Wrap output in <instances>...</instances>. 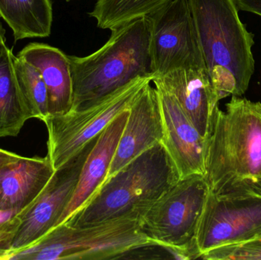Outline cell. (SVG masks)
Here are the masks:
<instances>
[{
    "mask_svg": "<svg viewBox=\"0 0 261 260\" xmlns=\"http://www.w3.org/2000/svg\"><path fill=\"white\" fill-rule=\"evenodd\" d=\"M218 107L208 138L205 177L226 197H261V102L231 96Z\"/></svg>",
    "mask_w": 261,
    "mask_h": 260,
    "instance_id": "obj_1",
    "label": "cell"
},
{
    "mask_svg": "<svg viewBox=\"0 0 261 260\" xmlns=\"http://www.w3.org/2000/svg\"><path fill=\"white\" fill-rule=\"evenodd\" d=\"M187 1L218 99L243 96L254 74V41L241 21L236 0Z\"/></svg>",
    "mask_w": 261,
    "mask_h": 260,
    "instance_id": "obj_2",
    "label": "cell"
},
{
    "mask_svg": "<svg viewBox=\"0 0 261 260\" xmlns=\"http://www.w3.org/2000/svg\"><path fill=\"white\" fill-rule=\"evenodd\" d=\"M111 32L108 41L94 53L68 56L73 80L71 109L102 99L138 78L153 79L148 18L134 20Z\"/></svg>",
    "mask_w": 261,
    "mask_h": 260,
    "instance_id": "obj_3",
    "label": "cell"
},
{
    "mask_svg": "<svg viewBox=\"0 0 261 260\" xmlns=\"http://www.w3.org/2000/svg\"><path fill=\"white\" fill-rule=\"evenodd\" d=\"M178 180L164 145L156 143L106 180L90 203L65 222L84 227L124 216L141 219Z\"/></svg>",
    "mask_w": 261,
    "mask_h": 260,
    "instance_id": "obj_4",
    "label": "cell"
},
{
    "mask_svg": "<svg viewBox=\"0 0 261 260\" xmlns=\"http://www.w3.org/2000/svg\"><path fill=\"white\" fill-rule=\"evenodd\" d=\"M153 245L158 244L142 232L141 219L124 216L84 227L63 223L3 260L116 259Z\"/></svg>",
    "mask_w": 261,
    "mask_h": 260,
    "instance_id": "obj_5",
    "label": "cell"
},
{
    "mask_svg": "<svg viewBox=\"0 0 261 260\" xmlns=\"http://www.w3.org/2000/svg\"><path fill=\"white\" fill-rule=\"evenodd\" d=\"M210 192L205 176L178 180L141 219L142 232L158 245L179 259L200 258L196 232Z\"/></svg>",
    "mask_w": 261,
    "mask_h": 260,
    "instance_id": "obj_6",
    "label": "cell"
},
{
    "mask_svg": "<svg viewBox=\"0 0 261 260\" xmlns=\"http://www.w3.org/2000/svg\"><path fill=\"white\" fill-rule=\"evenodd\" d=\"M150 78H138L117 91L65 114L48 115L47 154L55 169L77 155L117 117L130 108Z\"/></svg>",
    "mask_w": 261,
    "mask_h": 260,
    "instance_id": "obj_7",
    "label": "cell"
},
{
    "mask_svg": "<svg viewBox=\"0 0 261 260\" xmlns=\"http://www.w3.org/2000/svg\"><path fill=\"white\" fill-rule=\"evenodd\" d=\"M147 18L153 78L182 69L205 68L187 0H172Z\"/></svg>",
    "mask_w": 261,
    "mask_h": 260,
    "instance_id": "obj_8",
    "label": "cell"
},
{
    "mask_svg": "<svg viewBox=\"0 0 261 260\" xmlns=\"http://www.w3.org/2000/svg\"><path fill=\"white\" fill-rule=\"evenodd\" d=\"M261 232V197H226L210 190L196 232L200 254L251 239Z\"/></svg>",
    "mask_w": 261,
    "mask_h": 260,
    "instance_id": "obj_9",
    "label": "cell"
},
{
    "mask_svg": "<svg viewBox=\"0 0 261 260\" xmlns=\"http://www.w3.org/2000/svg\"><path fill=\"white\" fill-rule=\"evenodd\" d=\"M96 138L55 170L41 195L23 215L9 253L29 247L58 225L73 198L83 165Z\"/></svg>",
    "mask_w": 261,
    "mask_h": 260,
    "instance_id": "obj_10",
    "label": "cell"
},
{
    "mask_svg": "<svg viewBox=\"0 0 261 260\" xmlns=\"http://www.w3.org/2000/svg\"><path fill=\"white\" fill-rule=\"evenodd\" d=\"M154 84L162 119V145L170 156L179 180L205 176L208 139L199 134L173 95Z\"/></svg>",
    "mask_w": 261,
    "mask_h": 260,
    "instance_id": "obj_11",
    "label": "cell"
},
{
    "mask_svg": "<svg viewBox=\"0 0 261 260\" xmlns=\"http://www.w3.org/2000/svg\"><path fill=\"white\" fill-rule=\"evenodd\" d=\"M151 82L146 84L130 107L107 180L144 151L162 141L159 98Z\"/></svg>",
    "mask_w": 261,
    "mask_h": 260,
    "instance_id": "obj_12",
    "label": "cell"
},
{
    "mask_svg": "<svg viewBox=\"0 0 261 260\" xmlns=\"http://www.w3.org/2000/svg\"><path fill=\"white\" fill-rule=\"evenodd\" d=\"M152 82L162 85L174 96L199 134L208 139L219 100L206 68L174 70L161 77L153 78Z\"/></svg>",
    "mask_w": 261,
    "mask_h": 260,
    "instance_id": "obj_13",
    "label": "cell"
},
{
    "mask_svg": "<svg viewBox=\"0 0 261 260\" xmlns=\"http://www.w3.org/2000/svg\"><path fill=\"white\" fill-rule=\"evenodd\" d=\"M47 156H21L0 168V210L25 214L55 174Z\"/></svg>",
    "mask_w": 261,
    "mask_h": 260,
    "instance_id": "obj_14",
    "label": "cell"
},
{
    "mask_svg": "<svg viewBox=\"0 0 261 260\" xmlns=\"http://www.w3.org/2000/svg\"><path fill=\"white\" fill-rule=\"evenodd\" d=\"M129 109L118 115L98 136L83 165L73 198L60 218L58 225L67 221L72 215L87 206L105 183L126 124Z\"/></svg>",
    "mask_w": 261,
    "mask_h": 260,
    "instance_id": "obj_15",
    "label": "cell"
},
{
    "mask_svg": "<svg viewBox=\"0 0 261 260\" xmlns=\"http://www.w3.org/2000/svg\"><path fill=\"white\" fill-rule=\"evenodd\" d=\"M17 56L41 72L47 87L49 115H58L70 111L73 92L68 55L48 44L31 43Z\"/></svg>",
    "mask_w": 261,
    "mask_h": 260,
    "instance_id": "obj_16",
    "label": "cell"
},
{
    "mask_svg": "<svg viewBox=\"0 0 261 260\" xmlns=\"http://www.w3.org/2000/svg\"><path fill=\"white\" fill-rule=\"evenodd\" d=\"M15 58L6 41L0 43V138L16 137L33 119L17 81Z\"/></svg>",
    "mask_w": 261,
    "mask_h": 260,
    "instance_id": "obj_17",
    "label": "cell"
},
{
    "mask_svg": "<svg viewBox=\"0 0 261 260\" xmlns=\"http://www.w3.org/2000/svg\"><path fill=\"white\" fill-rule=\"evenodd\" d=\"M0 17L12 29L15 41L47 38L51 33L50 0H0Z\"/></svg>",
    "mask_w": 261,
    "mask_h": 260,
    "instance_id": "obj_18",
    "label": "cell"
},
{
    "mask_svg": "<svg viewBox=\"0 0 261 260\" xmlns=\"http://www.w3.org/2000/svg\"><path fill=\"white\" fill-rule=\"evenodd\" d=\"M172 0H96L89 15L98 27L110 31L138 18L147 17Z\"/></svg>",
    "mask_w": 261,
    "mask_h": 260,
    "instance_id": "obj_19",
    "label": "cell"
},
{
    "mask_svg": "<svg viewBox=\"0 0 261 260\" xmlns=\"http://www.w3.org/2000/svg\"><path fill=\"white\" fill-rule=\"evenodd\" d=\"M15 71L20 90L33 119L43 122L49 115L47 87L37 67L15 56Z\"/></svg>",
    "mask_w": 261,
    "mask_h": 260,
    "instance_id": "obj_20",
    "label": "cell"
},
{
    "mask_svg": "<svg viewBox=\"0 0 261 260\" xmlns=\"http://www.w3.org/2000/svg\"><path fill=\"white\" fill-rule=\"evenodd\" d=\"M206 260H261V232L251 239L232 245L218 247L202 255Z\"/></svg>",
    "mask_w": 261,
    "mask_h": 260,
    "instance_id": "obj_21",
    "label": "cell"
},
{
    "mask_svg": "<svg viewBox=\"0 0 261 260\" xmlns=\"http://www.w3.org/2000/svg\"><path fill=\"white\" fill-rule=\"evenodd\" d=\"M23 215L14 211L0 210V260H3L12 250Z\"/></svg>",
    "mask_w": 261,
    "mask_h": 260,
    "instance_id": "obj_22",
    "label": "cell"
},
{
    "mask_svg": "<svg viewBox=\"0 0 261 260\" xmlns=\"http://www.w3.org/2000/svg\"><path fill=\"white\" fill-rule=\"evenodd\" d=\"M239 10L261 16V0H236Z\"/></svg>",
    "mask_w": 261,
    "mask_h": 260,
    "instance_id": "obj_23",
    "label": "cell"
},
{
    "mask_svg": "<svg viewBox=\"0 0 261 260\" xmlns=\"http://www.w3.org/2000/svg\"><path fill=\"white\" fill-rule=\"evenodd\" d=\"M21 157V156L15 154V153L0 148V168L6 163L18 160Z\"/></svg>",
    "mask_w": 261,
    "mask_h": 260,
    "instance_id": "obj_24",
    "label": "cell"
},
{
    "mask_svg": "<svg viewBox=\"0 0 261 260\" xmlns=\"http://www.w3.org/2000/svg\"><path fill=\"white\" fill-rule=\"evenodd\" d=\"M3 41H6V30L0 21V43L3 42Z\"/></svg>",
    "mask_w": 261,
    "mask_h": 260,
    "instance_id": "obj_25",
    "label": "cell"
},
{
    "mask_svg": "<svg viewBox=\"0 0 261 260\" xmlns=\"http://www.w3.org/2000/svg\"><path fill=\"white\" fill-rule=\"evenodd\" d=\"M66 1L69 2V1H72V0H66Z\"/></svg>",
    "mask_w": 261,
    "mask_h": 260,
    "instance_id": "obj_26",
    "label": "cell"
}]
</instances>
